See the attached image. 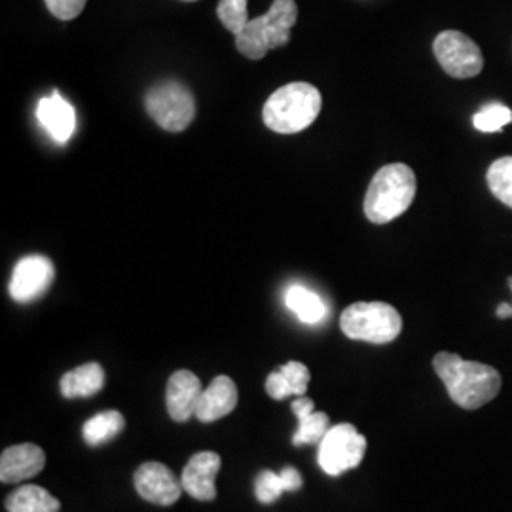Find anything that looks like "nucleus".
Returning <instances> with one entry per match:
<instances>
[{"label":"nucleus","mask_w":512,"mask_h":512,"mask_svg":"<svg viewBox=\"0 0 512 512\" xmlns=\"http://www.w3.org/2000/svg\"><path fill=\"white\" fill-rule=\"evenodd\" d=\"M124 427H126L124 416L116 410H107L84 423L82 437L88 446L95 448L116 439L124 431Z\"/></svg>","instance_id":"nucleus-19"},{"label":"nucleus","mask_w":512,"mask_h":512,"mask_svg":"<svg viewBox=\"0 0 512 512\" xmlns=\"http://www.w3.org/2000/svg\"><path fill=\"white\" fill-rule=\"evenodd\" d=\"M238 406V387L232 378L217 376L209 387H205L200 397V403L196 408V418L203 423H213L230 412H234Z\"/></svg>","instance_id":"nucleus-15"},{"label":"nucleus","mask_w":512,"mask_h":512,"mask_svg":"<svg viewBox=\"0 0 512 512\" xmlns=\"http://www.w3.org/2000/svg\"><path fill=\"white\" fill-rule=\"evenodd\" d=\"M133 482L143 499L162 507L177 503L184 490L183 482H179L164 463H143L135 471Z\"/></svg>","instance_id":"nucleus-10"},{"label":"nucleus","mask_w":512,"mask_h":512,"mask_svg":"<svg viewBox=\"0 0 512 512\" xmlns=\"http://www.w3.org/2000/svg\"><path fill=\"white\" fill-rule=\"evenodd\" d=\"M495 198L512 209V156H503L490 165L486 175Z\"/></svg>","instance_id":"nucleus-20"},{"label":"nucleus","mask_w":512,"mask_h":512,"mask_svg":"<svg viewBox=\"0 0 512 512\" xmlns=\"http://www.w3.org/2000/svg\"><path fill=\"white\" fill-rule=\"evenodd\" d=\"M509 287H511V291H512V277H509Z\"/></svg>","instance_id":"nucleus-31"},{"label":"nucleus","mask_w":512,"mask_h":512,"mask_svg":"<svg viewBox=\"0 0 512 512\" xmlns=\"http://www.w3.org/2000/svg\"><path fill=\"white\" fill-rule=\"evenodd\" d=\"M365 452V437L351 423H340L330 427L329 433L319 442L317 459L327 475L340 476L359 467Z\"/></svg>","instance_id":"nucleus-7"},{"label":"nucleus","mask_w":512,"mask_h":512,"mask_svg":"<svg viewBox=\"0 0 512 512\" xmlns=\"http://www.w3.org/2000/svg\"><path fill=\"white\" fill-rule=\"evenodd\" d=\"M279 370H281V374L285 376V380L291 385L293 395L304 397L308 384H310V370H308V366L302 365L298 361H291V363L281 366Z\"/></svg>","instance_id":"nucleus-25"},{"label":"nucleus","mask_w":512,"mask_h":512,"mask_svg":"<svg viewBox=\"0 0 512 512\" xmlns=\"http://www.w3.org/2000/svg\"><path fill=\"white\" fill-rule=\"evenodd\" d=\"M54 277V264L48 256H25L19 260L12 272L10 296L19 304H29L50 289Z\"/></svg>","instance_id":"nucleus-9"},{"label":"nucleus","mask_w":512,"mask_h":512,"mask_svg":"<svg viewBox=\"0 0 512 512\" xmlns=\"http://www.w3.org/2000/svg\"><path fill=\"white\" fill-rule=\"evenodd\" d=\"M202 391V382L194 372L177 370L175 374H171L165 389V403L169 416L179 423L196 416Z\"/></svg>","instance_id":"nucleus-11"},{"label":"nucleus","mask_w":512,"mask_h":512,"mask_svg":"<svg viewBox=\"0 0 512 512\" xmlns=\"http://www.w3.org/2000/svg\"><path fill=\"white\" fill-rule=\"evenodd\" d=\"M37 120L46 133L61 145L73 137L76 128L73 105L57 92L38 101Z\"/></svg>","instance_id":"nucleus-14"},{"label":"nucleus","mask_w":512,"mask_h":512,"mask_svg":"<svg viewBox=\"0 0 512 512\" xmlns=\"http://www.w3.org/2000/svg\"><path fill=\"white\" fill-rule=\"evenodd\" d=\"M433 52L442 71L452 78H475L484 69V57L473 38L459 31H444L433 42Z\"/></svg>","instance_id":"nucleus-8"},{"label":"nucleus","mask_w":512,"mask_h":512,"mask_svg":"<svg viewBox=\"0 0 512 512\" xmlns=\"http://www.w3.org/2000/svg\"><path fill=\"white\" fill-rule=\"evenodd\" d=\"M433 368L454 403L465 410H476L494 401L501 391V376L494 366L465 361L456 353L440 351Z\"/></svg>","instance_id":"nucleus-1"},{"label":"nucleus","mask_w":512,"mask_h":512,"mask_svg":"<svg viewBox=\"0 0 512 512\" xmlns=\"http://www.w3.org/2000/svg\"><path fill=\"white\" fill-rule=\"evenodd\" d=\"M340 327L351 340L389 344L401 334L403 319L399 311L385 302H357L342 311Z\"/></svg>","instance_id":"nucleus-5"},{"label":"nucleus","mask_w":512,"mask_h":512,"mask_svg":"<svg viewBox=\"0 0 512 512\" xmlns=\"http://www.w3.org/2000/svg\"><path fill=\"white\" fill-rule=\"evenodd\" d=\"M285 304L306 325H319L327 317V306L321 296L304 285H291L285 291Z\"/></svg>","instance_id":"nucleus-17"},{"label":"nucleus","mask_w":512,"mask_h":512,"mask_svg":"<svg viewBox=\"0 0 512 512\" xmlns=\"http://www.w3.org/2000/svg\"><path fill=\"white\" fill-rule=\"evenodd\" d=\"M188 2H194V0H188Z\"/></svg>","instance_id":"nucleus-32"},{"label":"nucleus","mask_w":512,"mask_h":512,"mask_svg":"<svg viewBox=\"0 0 512 512\" xmlns=\"http://www.w3.org/2000/svg\"><path fill=\"white\" fill-rule=\"evenodd\" d=\"M150 118L171 133H179L188 128L194 122L196 116V103L194 95L183 86L181 82H162L154 88L145 97Z\"/></svg>","instance_id":"nucleus-6"},{"label":"nucleus","mask_w":512,"mask_h":512,"mask_svg":"<svg viewBox=\"0 0 512 512\" xmlns=\"http://www.w3.org/2000/svg\"><path fill=\"white\" fill-rule=\"evenodd\" d=\"M105 385V370L99 363H86L63 374L59 387L65 399L93 397Z\"/></svg>","instance_id":"nucleus-16"},{"label":"nucleus","mask_w":512,"mask_h":512,"mask_svg":"<svg viewBox=\"0 0 512 512\" xmlns=\"http://www.w3.org/2000/svg\"><path fill=\"white\" fill-rule=\"evenodd\" d=\"M298 421H300V425H298V431L294 433V446L317 444L329 433L330 420L325 412H313L310 416Z\"/></svg>","instance_id":"nucleus-21"},{"label":"nucleus","mask_w":512,"mask_h":512,"mask_svg":"<svg viewBox=\"0 0 512 512\" xmlns=\"http://www.w3.org/2000/svg\"><path fill=\"white\" fill-rule=\"evenodd\" d=\"M321 93L308 82H293L270 95L262 110L266 128L281 135L300 133L317 120L321 112Z\"/></svg>","instance_id":"nucleus-3"},{"label":"nucleus","mask_w":512,"mask_h":512,"mask_svg":"<svg viewBox=\"0 0 512 512\" xmlns=\"http://www.w3.org/2000/svg\"><path fill=\"white\" fill-rule=\"evenodd\" d=\"M44 2L55 18L71 21L82 14L88 0H44Z\"/></svg>","instance_id":"nucleus-26"},{"label":"nucleus","mask_w":512,"mask_h":512,"mask_svg":"<svg viewBox=\"0 0 512 512\" xmlns=\"http://www.w3.org/2000/svg\"><path fill=\"white\" fill-rule=\"evenodd\" d=\"M512 122V110L501 103H490L478 110L473 118V124L482 133L503 131Z\"/></svg>","instance_id":"nucleus-22"},{"label":"nucleus","mask_w":512,"mask_h":512,"mask_svg":"<svg viewBox=\"0 0 512 512\" xmlns=\"http://www.w3.org/2000/svg\"><path fill=\"white\" fill-rule=\"evenodd\" d=\"M495 315H497L499 319H509V317H512L511 304H507V302L499 304V306H497V311H495Z\"/></svg>","instance_id":"nucleus-30"},{"label":"nucleus","mask_w":512,"mask_h":512,"mask_svg":"<svg viewBox=\"0 0 512 512\" xmlns=\"http://www.w3.org/2000/svg\"><path fill=\"white\" fill-rule=\"evenodd\" d=\"M416 188V175L408 165H384L368 184L366 219L374 224H387L401 217L414 202Z\"/></svg>","instance_id":"nucleus-2"},{"label":"nucleus","mask_w":512,"mask_h":512,"mask_svg":"<svg viewBox=\"0 0 512 512\" xmlns=\"http://www.w3.org/2000/svg\"><path fill=\"white\" fill-rule=\"evenodd\" d=\"M46 465L44 450L37 444H18L6 448L0 458V480L4 484L23 482L42 473Z\"/></svg>","instance_id":"nucleus-12"},{"label":"nucleus","mask_w":512,"mask_h":512,"mask_svg":"<svg viewBox=\"0 0 512 512\" xmlns=\"http://www.w3.org/2000/svg\"><path fill=\"white\" fill-rule=\"evenodd\" d=\"M217 16H219L220 23L236 37L249 21L247 0H220L219 6H217Z\"/></svg>","instance_id":"nucleus-23"},{"label":"nucleus","mask_w":512,"mask_h":512,"mask_svg":"<svg viewBox=\"0 0 512 512\" xmlns=\"http://www.w3.org/2000/svg\"><path fill=\"white\" fill-rule=\"evenodd\" d=\"M281 482H283V488L285 492H296L302 488V475L294 469V467H285L281 473Z\"/></svg>","instance_id":"nucleus-28"},{"label":"nucleus","mask_w":512,"mask_h":512,"mask_svg":"<svg viewBox=\"0 0 512 512\" xmlns=\"http://www.w3.org/2000/svg\"><path fill=\"white\" fill-rule=\"evenodd\" d=\"M298 19L294 0H274L270 10L260 18L249 19L236 35V48L247 59H262L274 48L287 46L291 29Z\"/></svg>","instance_id":"nucleus-4"},{"label":"nucleus","mask_w":512,"mask_h":512,"mask_svg":"<svg viewBox=\"0 0 512 512\" xmlns=\"http://www.w3.org/2000/svg\"><path fill=\"white\" fill-rule=\"evenodd\" d=\"M266 391H268V395H270L272 399H275V401H283V399H287V397L293 395V389H291L289 382L285 380V376L281 374V370H275V372H272V374L268 376V380H266Z\"/></svg>","instance_id":"nucleus-27"},{"label":"nucleus","mask_w":512,"mask_h":512,"mask_svg":"<svg viewBox=\"0 0 512 512\" xmlns=\"http://www.w3.org/2000/svg\"><path fill=\"white\" fill-rule=\"evenodd\" d=\"M59 509L61 503L57 501V497L35 484L21 486L6 499L8 512H59Z\"/></svg>","instance_id":"nucleus-18"},{"label":"nucleus","mask_w":512,"mask_h":512,"mask_svg":"<svg viewBox=\"0 0 512 512\" xmlns=\"http://www.w3.org/2000/svg\"><path fill=\"white\" fill-rule=\"evenodd\" d=\"M219 454L215 452H200L192 456L183 471L184 492L192 495L198 501H213L217 497L215 476L220 471Z\"/></svg>","instance_id":"nucleus-13"},{"label":"nucleus","mask_w":512,"mask_h":512,"mask_svg":"<svg viewBox=\"0 0 512 512\" xmlns=\"http://www.w3.org/2000/svg\"><path fill=\"white\" fill-rule=\"evenodd\" d=\"M291 406H293L294 416H296L298 420H302V418L313 414L315 403H313L311 399H308V397H298Z\"/></svg>","instance_id":"nucleus-29"},{"label":"nucleus","mask_w":512,"mask_h":512,"mask_svg":"<svg viewBox=\"0 0 512 512\" xmlns=\"http://www.w3.org/2000/svg\"><path fill=\"white\" fill-rule=\"evenodd\" d=\"M283 492H285V488H283L281 476L274 471H262L260 475L256 476L255 494L260 503H266V505L274 503Z\"/></svg>","instance_id":"nucleus-24"}]
</instances>
